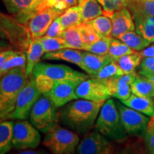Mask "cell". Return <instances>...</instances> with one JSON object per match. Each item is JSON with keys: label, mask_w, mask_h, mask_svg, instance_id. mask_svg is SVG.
<instances>
[{"label": "cell", "mask_w": 154, "mask_h": 154, "mask_svg": "<svg viewBox=\"0 0 154 154\" xmlns=\"http://www.w3.org/2000/svg\"><path fill=\"white\" fill-rule=\"evenodd\" d=\"M77 26L79 29L81 34H82L83 41L85 44V49L88 46L91 45L100 38V36L88 23L82 22Z\"/></svg>", "instance_id": "obj_38"}, {"label": "cell", "mask_w": 154, "mask_h": 154, "mask_svg": "<svg viewBox=\"0 0 154 154\" xmlns=\"http://www.w3.org/2000/svg\"><path fill=\"white\" fill-rule=\"evenodd\" d=\"M62 13L63 11L58 9L50 8L38 11L34 14L25 24L30 34L31 39L45 35L53 21Z\"/></svg>", "instance_id": "obj_12"}, {"label": "cell", "mask_w": 154, "mask_h": 154, "mask_svg": "<svg viewBox=\"0 0 154 154\" xmlns=\"http://www.w3.org/2000/svg\"><path fill=\"white\" fill-rule=\"evenodd\" d=\"M121 124L128 134H143L151 120L143 113L128 107L123 103L116 102Z\"/></svg>", "instance_id": "obj_10"}, {"label": "cell", "mask_w": 154, "mask_h": 154, "mask_svg": "<svg viewBox=\"0 0 154 154\" xmlns=\"http://www.w3.org/2000/svg\"><path fill=\"white\" fill-rule=\"evenodd\" d=\"M136 32L150 42H154V16L134 19Z\"/></svg>", "instance_id": "obj_26"}, {"label": "cell", "mask_w": 154, "mask_h": 154, "mask_svg": "<svg viewBox=\"0 0 154 154\" xmlns=\"http://www.w3.org/2000/svg\"><path fill=\"white\" fill-rule=\"evenodd\" d=\"M43 60H57L64 61L76 65L86 72V66L84 64V59L82 57V52L79 51V49L66 48L58 51H51L45 53L42 57Z\"/></svg>", "instance_id": "obj_17"}, {"label": "cell", "mask_w": 154, "mask_h": 154, "mask_svg": "<svg viewBox=\"0 0 154 154\" xmlns=\"http://www.w3.org/2000/svg\"><path fill=\"white\" fill-rule=\"evenodd\" d=\"M38 39L44 48V54L70 48L66 41L61 37H51L44 35L38 38Z\"/></svg>", "instance_id": "obj_33"}, {"label": "cell", "mask_w": 154, "mask_h": 154, "mask_svg": "<svg viewBox=\"0 0 154 154\" xmlns=\"http://www.w3.org/2000/svg\"><path fill=\"white\" fill-rule=\"evenodd\" d=\"M86 23L91 25L100 37H111L112 23L109 17L102 14Z\"/></svg>", "instance_id": "obj_31"}, {"label": "cell", "mask_w": 154, "mask_h": 154, "mask_svg": "<svg viewBox=\"0 0 154 154\" xmlns=\"http://www.w3.org/2000/svg\"><path fill=\"white\" fill-rule=\"evenodd\" d=\"M143 76H147L148 78L150 79V80H151V82H153V84H154V74H147L143 75Z\"/></svg>", "instance_id": "obj_48"}, {"label": "cell", "mask_w": 154, "mask_h": 154, "mask_svg": "<svg viewBox=\"0 0 154 154\" xmlns=\"http://www.w3.org/2000/svg\"><path fill=\"white\" fill-rule=\"evenodd\" d=\"M26 53V72L29 77L32 75L34 67L44 56V51L38 38H32L29 44Z\"/></svg>", "instance_id": "obj_19"}, {"label": "cell", "mask_w": 154, "mask_h": 154, "mask_svg": "<svg viewBox=\"0 0 154 154\" xmlns=\"http://www.w3.org/2000/svg\"><path fill=\"white\" fill-rule=\"evenodd\" d=\"M138 74L136 72L134 73H130V74H124V75L121 76V78L124 79L125 82L129 84L130 85L132 84L133 82L136 80V77H137Z\"/></svg>", "instance_id": "obj_46"}, {"label": "cell", "mask_w": 154, "mask_h": 154, "mask_svg": "<svg viewBox=\"0 0 154 154\" xmlns=\"http://www.w3.org/2000/svg\"><path fill=\"white\" fill-rule=\"evenodd\" d=\"M26 51H20L18 54H15L9 58L6 62L4 63L2 67L0 69V74L1 76L10 70L11 69L21 67V68L26 69Z\"/></svg>", "instance_id": "obj_36"}, {"label": "cell", "mask_w": 154, "mask_h": 154, "mask_svg": "<svg viewBox=\"0 0 154 154\" xmlns=\"http://www.w3.org/2000/svg\"><path fill=\"white\" fill-rule=\"evenodd\" d=\"M0 38L9 42L15 49L26 51L31 41L29 31L17 19L0 11Z\"/></svg>", "instance_id": "obj_5"}, {"label": "cell", "mask_w": 154, "mask_h": 154, "mask_svg": "<svg viewBox=\"0 0 154 154\" xmlns=\"http://www.w3.org/2000/svg\"><path fill=\"white\" fill-rule=\"evenodd\" d=\"M143 138L146 145L151 153L154 154V122L151 120L148 123L145 131L143 133Z\"/></svg>", "instance_id": "obj_41"}, {"label": "cell", "mask_w": 154, "mask_h": 154, "mask_svg": "<svg viewBox=\"0 0 154 154\" xmlns=\"http://www.w3.org/2000/svg\"><path fill=\"white\" fill-rule=\"evenodd\" d=\"M78 4L79 0H42L38 6L36 12L50 8L58 9L63 12L69 7L78 5Z\"/></svg>", "instance_id": "obj_32"}, {"label": "cell", "mask_w": 154, "mask_h": 154, "mask_svg": "<svg viewBox=\"0 0 154 154\" xmlns=\"http://www.w3.org/2000/svg\"><path fill=\"white\" fill-rule=\"evenodd\" d=\"M79 154H109L113 152V145L101 133L88 132L76 148Z\"/></svg>", "instance_id": "obj_11"}, {"label": "cell", "mask_w": 154, "mask_h": 154, "mask_svg": "<svg viewBox=\"0 0 154 154\" xmlns=\"http://www.w3.org/2000/svg\"><path fill=\"white\" fill-rule=\"evenodd\" d=\"M151 120L152 121H153V122H154V116H153L151 117Z\"/></svg>", "instance_id": "obj_49"}, {"label": "cell", "mask_w": 154, "mask_h": 154, "mask_svg": "<svg viewBox=\"0 0 154 154\" xmlns=\"http://www.w3.org/2000/svg\"><path fill=\"white\" fill-rule=\"evenodd\" d=\"M127 8L134 19L154 16V0H128Z\"/></svg>", "instance_id": "obj_22"}, {"label": "cell", "mask_w": 154, "mask_h": 154, "mask_svg": "<svg viewBox=\"0 0 154 154\" xmlns=\"http://www.w3.org/2000/svg\"><path fill=\"white\" fill-rule=\"evenodd\" d=\"M21 50L14 49V48H9L0 51V69L2 67L3 64L7 61L9 58L17 54H18Z\"/></svg>", "instance_id": "obj_44"}, {"label": "cell", "mask_w": 154, "mask_h": 154, "mask_svg": "<svg viewBox=\"0 0 154 154\" xmlns=\"http://www.w3.org/2000/svg\"><path fill=\"white\" fill-rule=\"evenodd\" d=\"M142 57H154V44L149 46L142 51H139Z\"/></svg>", "instance_id": "obj_45"}, {"label": "cell", "mask_w": 154, "mask_h": 154, "mask_svg": "<svg viewBox=\"0 0 154 154\" xmlns=\"http://www.w3.org/2000/svg\"><path fill=\"white\" fill-rule=\"evenodd\" d=\"M79 137L76 133L55 123L45 133L43 145L55 154H72L76 151Z\"/></svg>", "instance_id": "obj_4"}, {"label": "cell", "mask_w": 154, "mask_h": 154, "mask_svg": "<svg viewBox=\"0 0 154 154\" xmlns=\"http://www.w3.org/2000/svg\"><path fill=\"white\" fill-rule=\"evenodd\" d=\"M121 103L148 116H154V99L153 98L141 97L131 94L128 99L121 101Z\"/></svg>", "instance_id": "obj_20"}, {"label": "cell", "mask_w": 154, "mask_h": 154, "mask_svg": "<svg viewBox=\"0 0 154 154\" xmlns=\"http://www.w3.org/2000/svg\"><path fill=\"white\" fill-rule=\"evenodd\" d=\"M42 0H2L9 14L19 22L26 24L29 19L35 14Z\"/></svg>", "instance_id": "obj_15"}, {"label": "cell", "mask_w": 154, "mask_h": 154, "mask_svg": "<svg viewBox=\"0 0 154 154\" xmlns=\"http://www.w3.org/2000/svg\"><path fill=\"white\" fill-rule=\"evenodd\" d=\"M106 101L73 100L63 106L62 109L57 112L58 123L77 134H85L94 126Z\"/></svg>", "instance_id": "obj_1"}, {"label": "cell", "mask_w": 154, "mask_h": 154, "mask_svg": "<svg viewBox=\"0 0 154 154\" xmlns=\"http://www.w3.org/2000/svg\"><path fill=\"white\" fill-rule=\"evenodd\" d=\"M41 94L36 86L35 77L32 75L19 92L15 108L9 116V120H26L29 118L30 111Z\"/></svg>", "instance_id": "obj_7"}, {"label": "cell", "mask_w": 154, "mask_h": 154, "mask_svg": "<svg viewBox=\"0 0 154 154\" xmlns=\"http://www.w3.org/2000/svg\"><path fill=\"white\" fill-rule=\"evenodd\" d=\"M118 38L136 51H142L149 47L151 43L138 34L137 32H134V31L122 34Z\"/></svg>", "instance_id": "obj_28"}, {"label": "cell", "mask_w": 154, "mask_h": 154, "mask_svg": "<svg viewBox=\"0 0 154 154\" xmlns=\"http://www.w3.org/2000/svg\"><path fill=\"white\" fill-rule=\"evenodd\" d=\"M111 37H100L99 40L88 46L84 51L99 55H106L109 53Z\"/></svg>", "instance_id": "obj_39"}, {"label": "cell", "mask_w": 154, "mask_h": 154, "mask_svg": "<svg viewBox=\"0 0 154 154\" xmlns=\"http://www.w3.org/2000/svg\"><path fill=\"white\" fill-rule=\"evenodd\" d=\"M124 74V72L121 70L116 61L112 60L110 63L106 65L95 76H94V78L105 82L108 79L121 76Z\"/></svg>", "instance_id": "obj_35"}, {"label": "cell", "mask_w": 154, "mask_h": 154, "mask_svg": "<svg viewBox=\"0 0 154 154\" xmlns=\"http://www.w3.org/2000/svg\"><path fill=\"white\" fill-rule=\"evenodd\" d=\"M82 22L86 23L103 14V8L97 0H79Z\"/></svg>", "instance_id": "obj_23"}, {"label": "cell", "mask_w": 154, "mask_h": 154, "mask_svg": "<svg viewBox=\"0 0 154 154\" xmlns=\"http://www.w3.org/2000/svg\"><path fill=\"white\" fill-rule=\"evenodd\" d=\"M135 51H136L132 49L120 39L119 40V38L111 37L110 47L108 54L112 58L113 60H116L117 59L123 56L133 54Z\"/></svg>", "instance_id": "obj_34"}, {"label": "cell", "mask_w": 154, "mask_h": 154, "mask_svg": "<svg viewBox=\"0 0 154 154\" xmlns=\"http://www.w3.org/2000/svg\"><path fill=\"white\" fill-rule=\"evenodd\" d=\"M28 78L26 69L21 67L11 69L0 77V121L9 120Z\"/></svg>", "instance_id": "obj_2"}, {"label": "cell", "mask_w": 154, "mask_h": 154, "mask_svg": "<svg viewBox=\"0 0 154 154\" xmlns=\"http://www.w3.org/2000/svg\"><path fill=\"white\" fill-rule=\"evenodd\" d=\"M131 93L141 97L154 98V84L147 76L138 74L136 80L131 84Z\"/></svg>", "instance_id": "obj_24"}, {"label": "cell", "mask_w": 154, "mask_h": 154, "mask_svg": "<svg viewBox=\"0 0 154 154\" xmlns=\"http://www.w3.org/2000/svg\"><path fill=\"white\" fill-rule=\"evenodd\" d=\"M59 37L63 38L72 49L84 50L85 44L78 26H72L63 31Z\"/></svg>", "instance_id": "obj_29"}, {"label": "cell", "mask_w": 154, "mask_h": 154, "mask_svg": "<svg viewBox=\"0 0 154 154\" xmlns=\"http://www.w3.org/2000/svg\"><path fill=\"white\" fill-rule=\"evenodd\" d=\"M32 75L34 76L44 75L55 82L69 79L85 80L90 77L88 74L78 72L66 65L53 64L40 61L34 67Z\"/></svg>", "instance_id": "obj_9"}, {"label": "cell", "mask_w": 154, "mask_h": 154, "mask_svg": "<svg viewBox=\"0 0 154 154\" xmlns=\"http://www.w3.org/2000/svg\"><path fill=\"white\" fill-rule=\"evenodd\" d=\"M140 74H154V57H144L140 63Z\"/></svg>", "instance_id": "obj_43"}, {"label": "cell", "mask_w": 154, "mask_h": 154, "mask_svg": "<svg viewBox=\"0 0 154 154\" xmlns=\"http://www.w3.org/2000/svg\"><path fill=\"white\" fill-rule=\"evenodd\" d=\"M63 30L59 17H57L50 25L45 35L51 37H59Z\"/></svg>", "instance_id": "obj_42"}, {"label": "cell", "mask_w": 154, "mask_h": 154, "mask_svg": "<svg viewBox=\"0 0 154 154\" xmlns=\"http://www.w3.org/2000/svg\"><path fill=\"white\" fill-rule=\"evenodd\" d=\"M57 107L47 95L42 94L30 111L29 121L40 132L45 134L58 123Z\"/></svg>", "instance_id": "obj_6"}, {"label": "cell", "mask_w": 154, "mask_h": 154, "mask_svg": "<svg viewBox=\"0 0 154 154\" xmlns=\"http://www.w3.org/2000/svg\"><path fill=\"white\" fill-rule=\"evenodd\" d=\"M1 76H1V74H0V77H1Z\"/></svg>", "instance_id": "obj_50"}, {"label": "cell", "mask_w": 154, "mask_h": 154, "mask_svg": "<svg viewBox=\"0 0 154 154\" xmlns=\"http://www.w3.org/2000/svg\"><path fill=\"white\" fill-rule=\"evenodd\" d=\"M143 59V57L140 52L135 51L133 54L123 56L115 61L120 66L124 74H130L135 72L136 69L140 66Z\"/></svg>", "instance_id": "obj_27"}, {"label": "cell", "mask_w": 154, "mask_h": 154, "mask_svg": "<svg viewBox=\"0 0 154 154\" xmlns=\"http://www.w3.org/2000/svg\"><path fill=\"white\" fill-rule=\"evenodd\" d=\"M59 17L64 30L72 26H78L82 23V15L79 5L69 7Z\"/></svg>", "instance_id": "obj_30"}, {"label": "cell", "mask_w": 154, "mask_h": 154, "mask_svg": "<svg viewBox=\"0 0 154 154\" xmlns=\"http://www.w3.org/2000/svg\"><path fill=\"white\" fill-rule=\"evenodd\" d=\"M9 48H14V47H13V46L11 45L9 42L6 41L5 39H2V38H0V51L6 49H9Z\"/></svg>", "instance_id": "obj_47"}, {"label": "cell", "mask_w": 154, "mask_h": 154, "mask_svg": "<svg viewBox=\"0 0 154 154\" xmlns=\"http://www.w3.org/2000/svg\"><path fill=\"white\" fill-rule=\"evenodd\" d=\"M95 128L111 140H122L126 137L127 132L121 124L118 108L113 99H107L102 106L96 121Z\"/></svg>", "instance_id": "obj_3"}, {"label": "cell", "mask_w": 154, "mask_h": 154, "mask_svg": "<svg viewBox=\"0 0 154 154\" xmlns=\"http://www.w3.org/2000/svg\"><path fill=\"white\" fill-rule=\"evenodd\" d=\"M111 96L116 98L120 101H124L130 97L131 88L129 84L125 82L121 76L108 79L104 82Z\"/></svg>", "instance_id": "obj_21"}, {"label": "cell", "mask_w": 154, "mask_h": 154, "mask_svg": "<svg viewBox=\"0 0 154 154\" xmlns=\"http://www.w3.org/2000/svg\"><path fill=\"white\" fill-rule=\"evenodd\" d=\"M38 131L32 123L26 120L15 121L13 126V149L17 151H25L37 148L42 140Z\"/></svg>", "instance_id": "obj_8"}, {"label": "cell", "mask_w": 154, "mask_h": 154, "mask_svg": "<svg viewBox=\"0 0 154 154\" xmlns=\"http://www.w3.org/2000/svg\"><path fill=\"white\" fill-rule=\"evenodd\" d=\"M128 0H97L103 8V14L110 17L113 12L127 7Z\"/></svg>", "instance_id": "obj_37"}, {"label": "cell", "mask_w": 154, "mask_h": 154, "mask_svg": "<svg viewBox=\"0 0 154 154\" xmlns=\"http://www.w3.org/2000/svg\"><path fill=\"white\" fill-rule=\"evenodd\" d=\"M84 80L69 79L56 82L54 85L47 94L57 108L62 107L69 102L77 99L76 89Z\"/></svg>", "instance_id": "obj_13"}, {"label": "cell", "mask_w": 154, "mask_h": 154, "mask_svg": "<svg viewBox=\"0 0 154 154\" xmlns=\"http://www.w3.org/2000/svg\"><path fill=\"white\" fill-rule=\"evenodd\" d=\"M109 18L112 23L111 37L118 38L122 34L136 29L134 18L127 7L113 12Z\"/></svg>", "instance_id": "obj_16"}, {"label": "cell", "mask_w": 154, "mask_h": 154, "mask_svg": "<svg viewBox=\"0 0 154 154\" xmlns=\"http://www.w3.org/2000/svg\"><path fill=\"white\" fill-rule=\"evenodd\" d=\"M78 99L101 101L110 99L111 95L104 82L97 79L88 78L79 84L76 89Z\"/></svg>", "instance_id": "obj_14"}, {"label": "cell", "mask_w": 154, "mask_h": 154, "mask_svg": "<svg viewBox=\"0 0 154 154\" xmlns=\"http://www.w3.org/2000/svg\"><path fill=\"white\" fill-rule=\"evenodd\" d=\"M14 121H0V154L8 153L12 149Z\"/></svg>", "instance_id": "obj_25"}, {"label": "cell", "mask_w": 154, "mask_h": 154, "mask_svg": "<svg viewBox=\"0 0 154 154\" xmlns=\"http://www.w3.org/2000/svg\"><path fill=\"white\" fill-rule=\"evenodd\" d=\"M82 57L86 66V72L91 77L95 76L106 65L113 60L109 54L99 55L89 51L82 52Z\"/></svg>", "instance_id": "obj_18"}, {"label": "cell", "mask_w": 154, "mask_h": 154, "mask_svg": "<svg viewBox=\"0 0 154 154\" xmlns=\"http://www.w3.org/2000/svg\"><path fill=\"white\" fill-rule=\"evenodd\" d=\"M34 77H35L36 86L42 94L48 93L52 88L56 82L51 78L44 75H38Z\"/></svg>", "instance_id": "obj_40"}]
</instances>
